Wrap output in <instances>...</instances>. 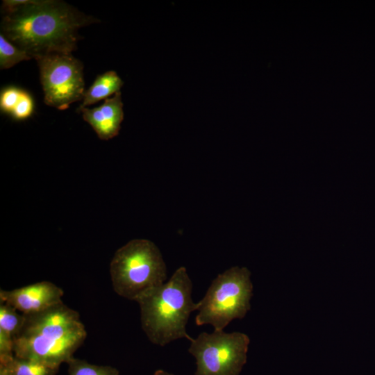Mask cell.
Instances as JSON below:
<instances>
[{
  "mask_svg": "<svg viewBox=\"0 0 375 375\" xmlns=\"http://www.w3.org/2000/svg\"><path fill=\"white\" fill-rule=\"evenodd\" d=\"M247 267L235 266L219 274L203 298L197 303V326L210 324L223 329L233 319L243 318L250 310L253 285Z\"/></svg>",
  "mask_w": 375,
  "mask_h": 375,
  "instance_id": "cell-5",
  "label": "cell"
},
{
  "mask_svg": "<svg viewBox=\"0 0 375 375\" xmlns=\"http://www.w3.org/2000/svg\"><path fill=\"white\" fill-rule=\"evenodd\" d=\"M44 94V103L58 110L83 99L82 62L72 54H51L35 59Z\"/></svg>",
  "mask_w": 375,
  "mask_h": 375,
  "instance_id": "cell-7",
  "label": "cell"
},
{
  "mask_svg": "<svg viewBox=\"0 0 375 375\" xmlns=\"http://www.w3.org/2000/svg\"><path fill=\"white\" fill-rule=\"evenodd\" d=\"M1 34L31 58L76 49L78 30L98 22L65 2L4 0Z\"/></svg>",
  "mask_w": 375,
  "mask_h": 375,
  "instance_id": "cell-1",
  "label": "cell"
},
{
  "mask_svg": "<svg viewBox=\"0 0 375 375\" xmlns=\"http://www.w3.org/2000/svg\"><path fill=\"white\" fill-rule=\"evenodd\" d=\"M153 375H174L172 374H169L164 370L162 369H158L155 372Z\"/></svg>",
  "mask_w": 375,
  "mask_h": 375,
  "instance_id": "cell-18",
  "label": "cell"
},
{
  "mask_svg": "<svg viewBox=\"0 0 375 375\" xmlns=\"http://www.w3.org/2000/svg\"><path fill=\"white\" fill-rule=\"evenodd\" d=\"M189 352L195 357V375H239L247 362L250 342L240 332H202L192 339Z\"/></svg>",
  "mask_w": 375,
  "mask_h": 375,
  "instance_id": "cell-6",
  "label": "cell"
},
{
  "mask_svg": "<svg viewBox=\"0 0 375 375\" xmlns=\"http://www.w3.org/2000/svg\"><path fill=\"white\" fill-rule=\"evenodd\" d=\"M87 332L78 312L63 302L40 312L24 315L13 338V353L56 366L67 363L83 344Z\"/></svg>",
  "mask_w": 375,
  "mask_h": 375,
  "instance_id": "cell-2",
  "label": "cell"
},
{
  "mask_svg": "<svg viewBox=\"0 0 375 375\" xmlns=\"http://www.w3.org/2000/svg\"><path fill=\"white\" fill-rule=\"evenodd\" d=\"M0 375H11V374L6 367L0 365Z\"/></svg>",
  "mask_w": 375,
  "mask_h": 375,
  "instance_id": "cell-17",
  "label": "cell"
},
{
  "mask_svg": "<svg viewBox=\"0 0 375 375\" xmlns=\"http://www.w3.org/2000/svg\"><path fill=\"white\" fill-rule=\"evenodd\" d=\"M31 58L24 51L17 48L0 34V68L9 69L18 62L28 60Z\"/></svg>",
  "mask_w": 375,
  "mask_h": 375,
  "instance_id": "cell-14",
  "label": "cell"
},
{
  "mask_svg": "<svg viewBox=\"0 0 375 375\" xmlns=\"http://www.w3.org/2000/svg\"><path fill=\"white\" fill-rule=\"evenodd\" d=\"M114 291L119 296L137 301L163 284L167 267L158 247L147 239H134L117 249L110 265Z\"/></svg>",
  "mask_w": 375,
  "mask_h": 375,
  "instance_id": "cell-4",
  "label": "cell"
},
{
  "mask_svg": "<svg viewBox=\"0 0 375 375\" xmlns=\"http://www.w3.org/2000/svg\"><path fill=\"white\" fill-rule=\"evenodd\" d=\"M33 111V99L28 92L23 90L22 96L10 115L15 119L24 120L29 117Z\"/></svg>",
  "mask_w": 375,
  "mask_h": 375,
  "instance_id": "cell-16",
  "label": "cell"
},
{
  "mask_svg": "<svg viewBox=\"0 0 375 375\" xmlns=\"http://www.w3.org/2000/svg\"><path fill=\"white\" fill-rule=\"evenodd\" d=\"M67 364L69 375H119L113 367L93 365L74 357Z\"/></svg>",
  "mask_w": 375,
  "mask_h": 375,
  "instance_id": "cell-13",
  "label": "cell"
},
{
  "mask_svg": "<svg viewBox=\"0 0 375 375\" xmlns=\"http://www.w3.org/2000/svg\"><path fill=\"white\" fill-rule=\"evenodd\" d=\"M62 290L50 281H41L11 290H0V302L24 315L45 310L62 303Z\"/></svg>",
  "mask_w": 375,
  "mask_h": 375,
  "instance_id": "cell-8",
  "label": "cell"
},
{
  "mask_svg": "<svg viewBox=\"0 0 375 375\" xmlns=\"http://www.w3.org/2000/svg\"><path fill=\"white\" fill-rule=\"evenodd\" d=\"M124 82L114 71H108L97 76L91 86L85 92L79 108H86L119 92Z\"/></svg>",
  "mask_w": 375,
  "mask_h": 375,
  "instance_id": "cell-10",
  "label": "cell"
},
{
  "mask_svg": "<svg viewBox=\"0 0 375 375\" xmlns=\"http://www.w3.org/2000/svg\"><path fill=\"white\" fill-rule=\"evenodd\" d=\"M0 365L11 375H56L60 367L44 362L12 356H0Z\"/></svg>",
  "mask_w": 375,
  "mask_h": 375,
  "instance_id": "cell-11",
  "label": "cell"
},
{
  "mask_svg": "<svg viewBox=\"0 0 375 375\" xmlns=\"http://www.w3.org/2000/svg\"><path fill=\"white\" fill-rule=\"evenodd\" d=\"M192 290L187 270L180 267L167 282L137 300L142 328L153 344L163 347L181 338L192 340L186 331L190 315L198 306Z\"/></svg>",
  "mask_w": 375,
  "mask_h": 375,
  "instance_id": "cell-3",
  "label": "cell"
},
{
  "mask_svg": "<svg viewBox=\"0 0 375 375\" xmlns=\"http://www.w3.org/2000/svg\"><path fill=\"white\" fill-rule=\"evenodd\" d=\"M4 303H0V331L12 339L20 330L24 315Z\"/></svg>",
  "mask_w": 375,
  "mask_h": 375,
  "instance_id": "cell-12",
  "label": "cell"
},
{
  "mask_svg": "<svg viewBox=\"0 0 375 375\" xmlns=\"http://www.w3.org/2000/svg\"><path fill=\"white\" fill-rule=\"evenodd\" d=\"M78 110L100 139L108 140L119 133L124 118L120 91L105 99L104 103L98 107L78 108Z\"/></svg>",
  "mask_w": 375,
  "mask_h": 375,
  "instance_id": "cell-9",
  "label": "cell"
},
{
  "mask_svg": "<svg viewBox=\"0 0 375 375\" xmlns=\"http://www.w3.org/2000/svg\"><path fill=\"white\" fill-rule=\"evenodd\" d=\"M23 90L16 87H8L1 92L0 108L1 112L11 115L17 104Z\"/></svg>",
  "mask_w": 375,
  "mask_h": 375,
  "instance_id": "cell-15",
  "label": "cell"
}]
</instances>
